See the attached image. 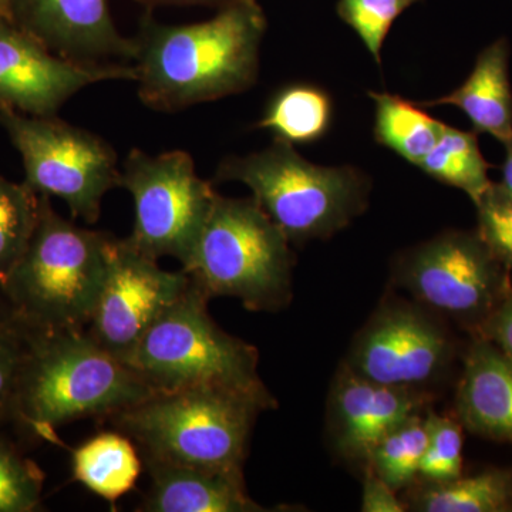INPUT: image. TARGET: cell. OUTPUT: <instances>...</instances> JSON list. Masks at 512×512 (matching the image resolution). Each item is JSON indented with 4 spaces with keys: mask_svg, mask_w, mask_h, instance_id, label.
Listing matches in <instances>:
<instances>
[{
    "mask_svg": "<svg viewBox=\"0 0 512 512\" xmlns=\"http://www.w3.org/2000/svg\"><path fill=\"white\" fill-rule=\"evenodd\" d=\"M419 2L421 0H338L336 12L380 63L384 40L394 22Z\"/></svg>",
    "mask_w": 512,
    "mask_h": 512,
    "instance_id": "4316f807",
    "label": "cell"
},
{
    "mask_svg": "<svg viewBox=\"0 0 512 512\" xmlns=\"http://www.w3.org/2000/svg\"><path fill=\"white\" fill-rule=\"evenodd\" d=\"M423 512H505L512 510V474L485 471L444 483H431L414 501Z\"/></svg>",
    "mask_w": 512,
    "mask_h": 512,
    "instance_id": "603a6c76",
    "label": "cell"
},
{
    "mask_svg": "<svg viewBox=\"0 0 512 512\" xmlns=\"http://www.w3.org/2000/svg\"><path fill=\"white\" fill-rule=\"evenodd\" d=\"M510 46L497 40L478 56L466 82L454 92L421 107L453 106L463 111L476 133L490 134L500 143L512 140V89L508 74Z\"/></svg>",
    "mask_w": 512,
    "mask_h": 512,
    "instance_id": "ac0fdd59",
    "label": "cell"
},
{
    "mask_svg": "<svg viewBox=\"0 0 512 512\" xmlns=\"http://www.w3.org/2000/svg\"><path fill=\"white\" fill-rule=\"evenodd\" d=\"M478 232L441 234L400 259L397 281L430 311L481 328L511 291Z\"/></svg>",
    "mask_w": 512,
    "mask_h": 512,
    "instance_id": "30bf717a",
    "label": "cell"
},
{
    "mask_svg": "<svg viewBox=\"0 0 512 512\" xmlns=\"http://www.w3.org/2000/svg\"><path fill=\"white\" fill-rule=\"evenodd\" d=\"M0 126L19 151L33 191L66 202L73 218L99 220L104 195L119 187L117 154L109 143L56 116L0 109Z\"/></svg>",
    "mask_w": 512,
    "mask_h": 512,
    "instance_id": "ba28073f",
    "label": "cell"
},
{
    "mask_svg": "<svg viewBox=\"0 0 512 512\" xmlns=\"http://www.w3.org/2000/svg\"><path fill=\"white\" fill-rule=\"evenodd\" d=\"M16 329L23 355L12 417L40 439L55 440L63 424L114 416L157 393L86 329Z\"/></svg>",
    "mask_w": 512,
    "mask_h": 512,
    "instance_id": "7a4b0ae2",
    "label": "cell"
},
{
    "mask_svg": "<svg viewBox=\"0 0 512 512\" xmlns=\"http://www.w3.org/2000/svg\"><path fill=\"white\" fill-rule=\"evenodd\" d=\"M481 329L485 339L491 340L512 359V288Z\"/></svg>",
    "mask_w": 512,
    "mask_h": 512,
    "instance_id": "1f68e13d",
    "label": "cell"
},
{
    "mask_svg": "<svg viewBox=\"0 0 512 512\" xmlns=\"http://www.w3.org/2000/svg\"><path fill=\"white\" fill-rule=\"evenodd\" d=\"M5 9L13 25L64 59H136V40L120 35L109 0H5Z\"/></svg>",
    "mask_w": 512,
    "mask_h": 512,
    "instance_id": "5bb4252c",
    "label": "cell"
},
{
    "mask_svg": "<svg viewBox=\"0 0 512 512\" xmlns=\"http://www.w3.org/2000/svg\"><path fill=\"white\" fill-rule=\"evenodd\" d=\"M375 101V140L419 165L440 140L447 124L433 119L419 103L390 93H369Z\"/></svg>",
    "mask_w": 512,
    "mask_h": 512,
    "instance_id": "ffe728a7",
    "label": "cell"
},
{
    "mask_svg": "<svg viewBox=\"0 0 512 512\" xmlns=\"http://www.w3.org/2000/svg\"><path fill=\"white\" fill-rule=\"evenodd\" d=\"M504 146L505 160L503 164V183L500 185L508 194L512 195V140L505 143Z\"/></svg>",
    "mask_w": 512,
    "mask_h": 512,
    "instance_id": "836d02e7",
    "label": "cell"
},
{
    "mask_svg": "<svg viewBox=\"0 0 512 512\" xmlns=\"http://www.w3.org/2000/svg\"><path fill=\"white\" fill-rule=\"evenodd\" d=\"M336 448L353 461H369L373 448L394 427L417 414L413 390L384 386L345 369L332 390Z\"/></svg>",
    "mask_w": 512,
    "mask_h": 512,
    "instance_id": "9a60e30c",
    "label": "cell"
},
{
    "mask_svg": "<svg viewBox=\"0 0 512 512\" xmlns=\"http://www.w3.org/2000/svg\"><path fill=\"white\" fill-rule=\"evenodd\" d=\"M265 30L256 0H238L191 25L144 16L134 39L138 96L150 109L175 111L245 92L258 77Z\"/></svg>",
    "mask_w": 512,
    "mask_h": 512,
    "instance_id": "6da1fadb",
    "label": "cell"
},
{
    "mask_svg": "<svg viewBox=\"0 0 512 512\" xmlns=\"http://www.w3.org/2000/svg\"><path fill=\"white\" fill-rule=\"evenodd\" d=\"M23 346L12 323H0V420L12 417Z\"/></svg>",
    "mask_w": 512,
    "mask_h": 512,
    "instance_id": "f546056e",
    "label": "cell"
},
{
    "mask_svg": "<svg viewBox=\"0 0 512 512\" xmlns=\"http://www.w3.org/2000/svg\"><path fill=\"white\" fill-rule=\"evenodd\" d=\"M43 483V471L0 434V512L36 511Z\"/></svg>",
    "mask_w": 512,
    "mask_h": 512,
    "instance_id": "484cf974",
    "label": "cell"
},
{
    "mask_svg": "<svg viewBox=\"0 0 512 512\" xmlns=\"http://www.w3.org/2000/svg\"><path fill=\"white\" fill-rule=\"evenodd\" d=\"M119 187L134 201L128 244L157 261L171 256L187 264L218 194L197 174L190 154L148 156L134 148L120 171Z\"/></svg>",
    "mask_w": 512,
    "mask_h": 512,
    "instance_id": "9c48e42d",
    "label": "cell"
},
{
    "mask_svg": "<svg viewBox=\"0 0 512 512\" xmlns=\"http://www.w3.org/2000/svg\"><path fill=\"white\" fill-rule=\"evenodd\" d=\"M451 353L450 338L433 316L417 306L392 303L357 336L348 369L384 386L414 390L436 382Z\"/></svg>",
    "mask_w": 512,
    "mask_h": 512,
    "instance_id": "7c38bea8",
    "label": "cell"
},
{
    "mask_svg": "<svg viewBox=\"0 0 512 512\" xmlns=\"http://www.w3.org/2000/svg\"><path fill=\"white\" fill-rule=\"evenodd\" d=\"M40 195L28 184L0 175V288L28 247L37 220Z\"/></svg>",
    "mask_w": 512,
    "mask_h": 512,
    "instance_id": "d4e9b609",
    "label": "cell"
},
{
    "mask_svg": "<svg viewBox=\"0 0 512 512\" xmlns=\"http://www.w3.org/2000/svg\"><path fill=\"white\" fill-rule=\"evenodd\" d=\"M478 235L495 258L512 271V195L500 184H491L476 204Z\"/></svg>",
    "mask_w": 512,
    "mask_h": 512,
    "instance_id": "f1b7e54d",
    "label": "cell"
},
{
    "mask_svg": "<svg viewBox=\"0 0 512 512\" xmlns=\"http://www.w3.org/2000/svg\"><path fill=\"white\" fill-rule=\"evenodd\" d=\"M110 237L64 220L50 197L40 195L32 238L0 288L10 323L25 330L86 329L106 278Z\"/></svg>",
    "mask_w": 512,
    "mask_h": 512,
    "instance_id": "3957f363",
    "label": "cell"
},
{
    "mask_svg": "<svg viewBox=\"0 0 512 512\" xmlns=\"http://www.w3.org/2000/svg\"><path fill=\"white\" fill-rule=\"evenodd\" d=\"M333 120L332 99L315 84H289L272 97L258 127L275 140L311 144L328 133Z\"/></svg>",
    "mask_w": 512,
    "mask_h": 512,
    "instance_id": "44dd1931",
    "label": "cell"
},
{
    "mask_svg": "<svg viewBox=\"0 0 512 512\" xmlns=\"http://www.w3.org/2000/svg\"><path fill=\"white\" fill-rule=\"evenodd\" d=\"M417 167L434 180L466 192L474 204L493 184L476 131L446 126L436 146Z\"/></svg>",
    "mask_w": 512,
    "mask_h": 512,
    "instance_id": "7402d4cb",
    "label": "cell"
},
{
    "mask_svg": "<svg viewBox=\"0 0 512 512\" xmlns=\"http://www.w3.org/2000/svg\"><path fill=\"white\" fill-rule=\"evenodd\" d=\"M207 295L191 281L123 362L157 392L210 387L275 407L258 375V350L228 335L208 313Z\"/></svg>",
    "mask_w": 512,
    "mask_h": 512,
    "instance_id": "277c9868",
    "label": "cell"
},
{
    "mask_svg": "<svg viewBox=\"0 0 512 512\" xmlns=\"http://www.w3.org/2000/svg\"><path fill=\"white\" fill-rule=\"evenodd\" d=\"M137 2L143 3L147 6H163V5H200V6H212V8H225V6L231 5V3L238 2V0H137Z\"/></svg>",
    "mask_w": 512,
    "mask_h": 512,
    "instance_id": "d6a6232c",
    "label": "cell"
},
{
    "mask_svg": "<svg viewBox=\"0 0 512 512\" xmlns=\"http://www.w3.org/2000/svg\"><path fill=\"white\" fill-rule=\"evenodd\" d=\"M259 412L261 407L241 394L194 387L154 393L111 417L146 458L242 476Z\"/></svg>",
    "mask_w": 512,
    "mask_h": 512,
    "instance_id": "8992f818",
    "label": "cell"
},
{
    "mask_svg": "<svg viewBox=\"0 0 512 512\" xmlns=\"http://www.w3.org/2000/svg\"><path fill=\"white\" fill-rule=\"evenodd\" d=\"M151 487L138 511L264 512L245 491L239 474L221 473L146 458Z\"/></svg>",
    "mask_w": 512,
    "mask_h": 512,
    "instance_id": "e0dca14e",
    "label": "cell"
},
{
    "mask_svg": "<svg viewBox=\"0 0 512 512\" xmlns=\"http://www.w3.org/2000/svg\"><path fill=\"white\" fill-rule=\"evenodd\" d=\"M426 453L420 464L419 476L430 483H444L461 476L463 471V433L456 421L430 414L426 419Z\"/></svg>",
    "mask_w": 512,
    "mask_h": 512,
    "instance_id": "83f0119b",
    "label": "cell"
},
{
    "mask_svg": "<svg viewBox=\"0 0 512 512\" xmlns=\"http://www.w3.org/2000/svg\"><path fill=\"white\" fill-rule=\"evenodd\" d=\"M289 244L254 198L217 194L183 271L210 299L231 296L249 311H278L292 293Z\"/></svg>",
    "mask_w": 512,
    "mask_h": 512,
    "instance_id": "52a82bcc",
    "label": "cell"
},
{
    "mask_svg": "<svg viewBox=\"0 0 512 512\" xmlns=\"http://www.w3.org/2000/svg\"><path fill=\"white\" fill-rule=\"evenodd\" d=\"M427 439L426 419L413 414L377 443L367 464L393 490H402L419 477Z\"/></svg>",
    "mask_w": 512,
    "mask_h": 512,
    "instance_id": "cb8c5ba5",
    "label": "cell"
},
{
    "mask_svg": "<svg viewBox=\"0 0 512 512\" xmlns=\"http://www.w3.org/2000/svg\"><path fill=\"white\" fill-rule=\"evenodd\" d=\"M457 413L474 434L512 444V359L491 340H477L468 352Z\"/></svg>",
    "mask_w": 512,
    "mask_h": 512,
    "instance_id": "2e32d148",
    "label": "cell"
},
{
    "mask_svg": "<svg viewBox=\"0 0 512 512\" xmlns=\"http://www.w3.org/2000/svg\"><path fill=\"white\" fill-rule=\"evenodd\" d=\"M190 284L184 271H165L126 238L111 235L106 278L87 333L121 360Z\"/></svg>",
    "mask_w": 512,
    "mask_h": 512,
    "instance_id": "8fae6325",
    "label": "cell"
},
{
    "mask_svg": "<svg viewBox=\"0 0 512 512\" xmlns=\"http://www.w3.org/2000/svg\"><path fill=\"white\" fill-rule=\"evenodd\" d=\"M214 181H238L291 244L332 237L366 210V175L356 168L323 167L275 140L265 150L229 157Z\"/></svg>",
    "mask_w": 512,
    "mask_h": 512,
    "instance_id": "5b68a950",
    "label": "cell"
},
{
    "mask_svg": "<svg viewBox=\"0 0 512 512\" xmlns=\"http://www.w3.org/2000/svg\"><path fill=\"white\" fill-rule=\"evenodd\" d=\"M0 15L6 18L5 0H0Z\"/></svg>",
    "mask_w": 512,
    "mask_h": 512,
    "instance_id": "e575fe53",
    "label": "cell"
},
{
    "mask_svg": "<svg viewBox=\"0 0 512 512\" xmlns=\"http://www.w3.org/2000/svg\"><path fill=\"white\" fill-rule=\"evenodd\" d=\"M109 80L136 82V66L64 59L0 15V109L56 116L84 87Z\"/></svg>",
    "mask_w": 512,
    "mask_h": 512,
    "instance_id": "4fadbf2b",
    "label": "cell"
},
{
    "mask_svg": "<svg viewBox=\"0 0 512 512\" xmlns=\"http://www.w3.org/2000/svg\"><path fill=\"white\" fill-rule=\"evenodd\" d=\"M396 493L375 471L370 470L363 484L362 511L403 512V504L396 497Z\"/></svg>",
    "mask_w": 512,
    "mask_h": 512,
    "instance_id": "4dcf8cb0",
    "label": "cell"
},
{
    "mask_svg": "<svg viewBox=\"0 0 512 512\" xmlns=\"http://www.w3.org/2000/svg\"><path fill=\"white\" fill-rule=\"evenodd\" d=\"M72 470L74 480L113 504L133 490L141 461L126 434L106 431L73 451Z\"/></svg>",
    "mask_w": 512,
    "mask_h": 512,
    "instance_id": "d6986e66",
    "label": "cell"
}]
</instances>
